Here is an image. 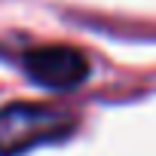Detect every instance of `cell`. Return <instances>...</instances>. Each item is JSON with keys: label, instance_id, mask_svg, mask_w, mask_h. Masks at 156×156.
I'll use <instances>...</instances> for the list:
<instances>
[{"label": "cell", "instance_id": "1", "mask_svg": "<svg viewBox=\"0 0 156 156\" xmlns=\"http://www.w3.org/2000/svg\"><path fill=\"white\" fill-rule=\"evenodd\" d=\"M73 129V116L46 104H6L0 107V156H19L37 144L58 141Z\"/></svg>", "mask_w": 156, "mask_h": 156}, {"label": "cell", "instance_id": "2", "mask_svg": "<svg viewBox=\"0 0 156 156\" xmlns=\"http://www.w3.org/2000/svg\"><path fill=\"white\" fill-rule=\"evenodd\" d=\"M25 73L46 89H76L89 76V58L73 46H40L25 55Z\"/></svg>", "mask_w": 156, "mask_h": 156}]
</instances>
